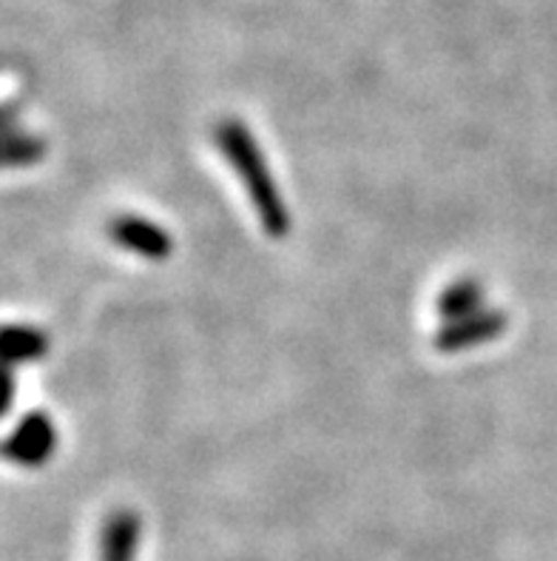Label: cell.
<instances>
[{"mask_svg": "<svg viewBox=\"0 0 557 561\" xmlns=\"http://www.w3.org/2000/svg\"><path fill=\"white\" fill-rule=\"evenodd\" d=\"M213 140H217L219 151L225 157L231 169L236 171L242 188H245L251 206H254L256 217H259L265 234L274 240H282L290 234V211L285 206V197L276 185L274 174L268 169V160L262 154L259 142H256L254 131L236 117H225L213 128Z\"/></svg>", "mask_w": 557, "mask_h": 561, "instance_id": "1", "label": "cell"}, {"mask_svg": "<svg viewBox=\"0 0 557 561\" xmlns=\"http://www.w3.org/2000/svg\"><path fill=\"white\" fill-rule=\"evenodd\" d=\"M509 328L507 311H498V308H480L478 313H469V317H461V320L444 322L438 328L436 336H432V348L438 354H461V351H469L475 345H484V342H492L495 336H501Z\"/></svg>", "mask_w": 557, "mask_h": 561, "instance_id": "2", "label": "cell"}, {"mask_svg": "<svg viewBox=\"0 0 557 561\" xmlns=\"http://www.w3.org/2000/svg\"><path fill=\"white\" fill-rule=\"evenodd\" d=\"M57 448V427L46 411H28L12 434H9L3 454L9 462L21 468H40L49 462Z\"/></svg>", "mask_w": 557, "mask_h": 561, "instance_id": "3", "label": "cell"}, {"mask_svg": "<svg viewBox=\"0 0 557 561\" xmlns=\"http://www.w3.org/2000/svg\"><path fill=\"white\" fill-rule=\"evenodd\" d=\"M106 231L120 249L131 251V254L142 256V260H151V263H163V260L174 254V237L163 226H156L154 220L140 217V214L114 217V220H108Z\"/></svg>", "mask_w": 557, "mask_h": 561, "instance_id": "4", "label": "cell"}, {"mask_svg": "<svg viewBox=\"0 0 557 561\" xmlns=\"http://www.w3.org/2000/svg\"><path fill=\"white\" fill-rule=\"evenodd\" d=\"M140 545V516L131 511H114L103 527L100 561H135Z\"/></svg>", "mask_w": 557, "mask_h": 561, "instance_id": "5", "label": "cell"}, {"mask_svg": "<svg viewBox=\"0 0 557 561\" xmlns=\"http://www.w3.org/2000/svg\"><path fill=\"white\" fill-rule=\"evenodd\" d=\"M49 354V336L35 325H9L3 331V363L7 368L35 363Z\"/></svg>", "mask_w": 557, "mask_h": 561, "instance_id": "6", "label": "cell"}, {"mask_svg": "<svg viewBox=\"0 0 557 561\" xmlns=\"http://www.w3.org/2000/svg\"><path fill=\"white\" fill-rule=\"evenodd\" d=\"M484 297H487V288L478 279H455L441 291L436 308L438 313L444 317V322L461 320V317H469V313H478L484 308Z\"/></svg>", "mask_w": 557, "mask_h": 561, "instance_id": "7", "label": "cell"}, {"mask_svg": "<svg viewBox=\"0 0 557 561\" xmlns=\"http://www.w3.org/2000/svg\"><path fill=\"white\" fill-rule=\"evenodd\" d=\"M46 142L40 137L21 131V128H7V146H3V157H7L9 169H23V165H35L43 160Z\"/></svg>", "mask_w": 557, "mask_h": 561, "instance_id": "8", "label": "cell"}]
</instances>
